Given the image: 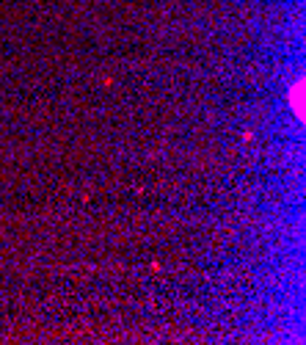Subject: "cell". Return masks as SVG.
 <instances>
[{
    "mask_svg": "<svg viewBox=\"0 0 306 345\" xmlns=\"http://www.w3.org/2000/svg\"><path fill=\"white\" fill-rule=\"evenodd\" d=\"M301 97H304V83L298 80V83H295V91H292V105H295V116H298V119L304 116V108H301Z\"/></svg>",
    "mask_w": 306,
    "mask_h": 345,
    "instance_id": "obj_1",
    "label": "cell"
}]
</instances>
